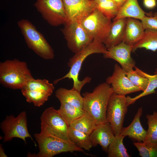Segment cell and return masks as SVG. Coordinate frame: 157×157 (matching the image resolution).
I'll list each match as a JSON object with an SVG mask.
<instances>
[{"instance_id":"1","label":"cell","mask_w":157,"mask_h":157,"mask_svg":"<svg viewBox=\"0 0 157 157\" xmlns=\"http://www.w3.org/2000/svg\"><path fill=\"white\" fill-rule=\"evenodd\" d=\"M107 49L101 42L96 40H93L90 44L69 59L67 65L70 69L69 72L64 76L56 79L53 81L56 84L61 80L66 78L72 79L73 82L72 88L81 92L83 86L89 83L91 78L85 77L82 80L79 79V72L82 65L85 60L89 55L94 53H106Z\"/></svg>"},{"instance_id":"2","label":"cell","mask_w":157,"mask_h":157,"mask_svg":"<svg viewBox=\"0 0 157 157\" xmlns=\"http://www.w3.org/2000/svg\"><path fill=\"white\" fill-rule=\"evenodd\" d=\"M113 93L110 85L106 82L100 83L92 92L82 94L83 109L94 119L97 125L107 122L106 114L110 98Z\"/></svg>"},{"instance_id":"3","label":"cell","mask_w":157,"mask_h":157,"mask_svg":"<svg viewBox=\"0 0 157 157\" xmlns=\"http://www.w3.org/2000/svg\"><path fill=\"white\" fill-rule=\"evenodd\" d=\"M32 76L25 62L14 59L0 63V83L5 87L22 90Z\"/></svg>"},{"instance_id":"4","label":"cell","mask_w":157,"mask_h":157,"mask_svg":"<svg viewBox=\"0 0 157 157\" xmlns=\"http://www.w3.org/2000/svg\"><path fill=\"white\" fill-rule=\"evenodd\" d=\"M17 24L28 48L44 59L53 58V49L44 36L31 22L22 19L18 22Z\"/></svg>"},{"instance_id":"5","label":"cell","mask_w":157,"mask_h":157,"mask_svg":"<svg viewBox=\"0 0 157 157\" xmlns=\"http://www.w3.org/2000/svg\"><path fill=\"white\" fill-rule=\"evenodd\" d=\"M34 136L39 150L36 157H52L63 152H84L74 143L50 135L40 132L35 133Z\"/></svg>"},{"instance_id":"6","label":"cell","mask_w":157,"mask_h":157,"mask_svg":"<svg viewBox=\"0 0 157 157\" xmlns=\"http://www.w3.org/2000/svg\"><path fill=\"white\" fill-rule=\"evenodd\" d=\"M40 132L72 142L68 135L69 126L53 107L46 109L40 117ZM73 143V142H72Z\"/></svg>"},{"instance_id":"7","label":"cell","mask_w":157,"mask_h":157,"mask_svg":"<svg viewBox=\"0 0 157 157\" xmlns=\"http://www.w3.org/2000/svg\"><path fill=\"white\" fill-rule=\"evenodd\" d=\"M0 128L4 135V142L11 141L13 138H16L21 139L26 143V138H30L36 146L28 131L25 111L21 112L16 117L12 115L7 116L1 123Z\"/></svg>"},{"instance_id":"8","label":"cell","mask_w":157,"mask_h":157,"mask_svg":"<svg viewBox=\"0 0 157 157\" xmlns=\"http://www.w3.org/2000/svg\"><path fill=\"white\" fill-rule=\"evenodd\" d=\"M128 106L125 96L114 92L111 95L107 108L106 117L115 136L120 134L123 127Z\"/></svg>"},{"instance_id":"9","label":"cell","mask_w":157,"mask_h":157,"mask_svg":"<svg viewBox=\"0 0 157 157\" xmlns=\"http://www.w3.org/2000/svg\"><path fill=\"white\" fill-rule=\"evenodd\" d=\"M81 23L93 40L103 43L108 33L112 22L111 19L95 8Z\"/></svg>"},{"instance_id":"10","label":"cell","mask_w":157,"mask_h":157,"mask_svg":"<svg viewBox=\"0 0 157 157\" xmlns=\"http://www.w3.org/2000/svg\"><path fill=\"white\" fill-rule=\"evenodd\" d=\"M62 29L68 48L76 53L88 46L93 39L87 33L80 22L68 21Z\"/></svg>"},{"instance_id":"11","label":"cell","mask_w":157,"mask_h":157,"mask_svg":"<svg viewBox=\"0 0 157 157\" xmlns=\"http://www.w3.org/2000/svg\"><path fill=\"white\" fill-rule=\"evenodd\" d=\"M34 6L51 26H58L68 21L62 0H37Z\"/></svg>"},{"instance_id":"12","label":"cell","mask_w":157,"mask_h":157,"mask_svg":"<svg viewBox=\"0 0 157 157\" xmlns=\"http://www.w3.org/2000/svg\"><path fill=\"white\" fill-rule=\"evenodd\" d=\"M106 83L111 85L113 92L120 95L140 91L127 77L125 72L119 65L115 64L112 75L106 79Z\"/></svg>"},{"instance_id":"13","label":"cell","mask_w":157,"mask_h":157,"mask_svg":"<svg viewBox=\"0 0 157 157\" xmlns=\"http://www.w3.org/2000/svg\"><path fill=\"white\" fill-rule=\"evenodd\" d=\"M62 0L68 21L81 22L95 8L93 0Z\"/></svg>"},{"instance_id":"14","label":"cell","mask_w":157,"mask_h":157,"mask_svg":"<svg viewBox=\"0 0 157 157\" xmlns=\"http://www.w3.org/2000/svg\"><path fill=\"white\" fill-rule=\"evenodd\" d=\"M132 46L122 41L118 44L107 49V52L104 57L110 58L117 62L122 68L126 72L133 69L135 63L131 56Z\"/></svg>"},{"instance_id":"15","label":"cell","mask_w":157,"mask_h":157,"mask_svg":"<svg viewBox=\"0 0 157 157\" xmlns=\"http://www.w3.org/2000/svg\"><path fill=\"white\" fill-rule=\"evenodd\" d=\"M90 136L92 147L99 144L102 150L107 153L108 147L115 135L110 124L106 122L97 125Z\"/></svg>"},{"instance_id":"16","label":"cell","mask_w":157,"mask_h":157,"mask_svg":"<svg viewBox=\"0 0 157 157\" xmlns=\"http://www.w3.org/2000/svg\"><path fill=\"white\" fill-rule=\"evenodd\" d=\"M126 19L122 18L113 20L108 33L103 42L107 49L117 45L123 41Z\"/></svg>"},{"instance_id":"17","label":"cell","mask_w":157,"mask_h":157,"mask_svg":"<svg viewBox=\"0 0 157 157\" xmlns=\"http://www.w3.org/2000/svg\"><path fill=\"white\" fill-rule=\"evenodd\" d=\"M142 111V107L138 109L131 123L127 127H123L120 134L125 137L128 136L132 140L137 142L145 141L147 131L143 128L140 122Z\"/></svg>"},{"instance_id":"18","label":"cell","mask_w":157,"mask_h":157,"mask_svg":"<svg viewBox=\"0 0 157 157\" xmlns=\"http://www.w3.org/2000/svg\"><path fill=\"white\" fill-rule=\"evenodd\" d=\"M144 31L141 22L139 19L127 18L123 41L127 44L133 46L142 38Z\"/></svg>"},{"instance_id":"19","label":"cell","mask_w":157,"mask_h":157,"mask_svg":"<svg viewBox=\"0 0 157 157\" xmlns=\"http://www.w3.org/2000/svg\"><path fill=\"white\" fill-rule=\"evenodd\" d=\"M149 13H146L141 8L137 0H126L122 6L116 16L113 20L122 18H132L141 20Z\"/></svg>"},{"instance_id":"20","label":"cell","mask_w":157,"mask_h":157,"mask_svg":"<svg viewBox=\"0 0 157 157\" xmlns=\"http://www.w3.org/2000/svg\"><path fill=\"white\" fill-rule=\"evenodd\" d=\"M55 96L60 103H65L76 107L83 108V98L80 92L73 88L68 90L60 88L56 91Z\"/></svg>"},{"instance_id":"21","label":"cell","mask_w":157,"mask_h":157,"mask_svg":"<svg viewBox=\"0 0 157 157\" xmlns=\"http://www.w3.org/2000/svg\"><path fill=\"white\" fill-rule=\"evenodd\" d=\"M96 125L94 118L85 111L84 114L74 121L69 126L90 135Z\"/></svg>"},{"instance_id":"22","label":"cell","mask_w":157,"mask_h":157,"mask_svg":"<svg viewBox=\"0 0 157 157\" xmlns=\"http://www.w3.org/2000/svg\"><path fill=\"white\" fill-rule=\"evenodd\" d=\"M142 48L154 52L157 50V31L145 30L142 38L132 46V52Z\"/></svg>"},{"instance_id":"23","label":"cell","mask_w":157,"mask_h":157,"mask_svg":"<svg viewBox=\"0 0 157 157\" xmlns=\"http://www.w3.org/2000/svg\"><path fill=\"white\" fill-rule=\"evenodd\" d=\"M134 68L139 74L148 79L149 83L146 90L141 93L133 98L129 96L126 97L128 106L133 104L137 100L143 97L154 93L155 90L157 88V74L151 75L143 72L135 66Z\"/></svg>"},{"instance_id":"24","label":"cell","mask_w":157,"mask_h":157,"mask_svg":"<svg viewBox=\"0 0 157 157\" xmlns=\"http://www.w3.org/2000/svg\"><path fill=\"white\" fill-rule=\"evenodd\" d=\"M68 135L70 140L81 149L89 151L93 147L90 135L69 126Z\"/></svg>"},{"instance_id":"25","label":"cell","mask_w":157,"mask_h":157,"mask_svg":"<svg viewBox=\"0 0 157 157\" xmlns=\"http://www.w3.org/2000/svg\"><path fill=\"white\" fill-rule=\"evenodd\" d=\"M60 115L69 126L74 120L82 116L85 111L65 103H61L58 110Z\"/></svg>"},{"instance_id":"26","label":"cell","mask_w":157,"mask_h":157,"mask_svg":"<svg viewBox=\"0 0 157 157\" xmlns=\"http://www.w3.org/2000/svg\"><path fill=\"white\" fill-rule=\"evenodd\" d=\"M21 92L27 102L33 103L35 106L38 107L43 105L53 93L46 91L25 89L21 90Z\"/></svg>"},{"instance_id":"27","label":"cell","mask_w":157,"mask_h":157,"mask_svg":"<svg viewBox=\"0 0 157 157\" xmlns=\"http://www.w3.org/2000/svg\"><path fill=\"white\" fill-rule=\"evenodd\" d=\"M95 8L108 18L114 19L120 7L112 0H93Z\"/></svg>"},{"instance_id":"28","label":"cell","mask_w":157,"mask_h":157,"mask_svg":"<svg viewBox=\"0 0 157 157\" xmlns=\"http://www.w3.org/2000/svg\"><path fill=\"white\" fill-rule=\"evenodd\" d=\"M125 136L120 134L115 136L109 146L107 151L108 157H130L124 146L123 140Z\"/></svg>"},{"instance_id":"29","label":"cell","mask_w":157,"mask_h":157,"mask_svg":"<svg viewBox=\"0 0 157 157\" xmlns=\"http://www.w3.org/2000/svg\"><path fill=\"white\" fill-rule=\"evenodd\" d=\"M22 89L44 91L53 93L54 87L53 83H50L47 80L35 79L32 76L28 79Z\"/></svg>"},{"instance_id":"30","label":"cell","mask_w":157,"mask_h":157,"mask_svg":"<svg viewBox=\"0 0 157 157\" xmlns=\"http://www.w3.org/2000/svg\"><path fill=\"white\" fill-rule=\"evenodd\" d=\"M148 129L146 139L144 142L157 143V112L154 111L152 115L147 114Z\"/></svg>"},{"instance_id":"31","label":"cell","mask_w":157,"mask_h":157,"mask_svg":"<svg viewBox=\"0 0 157 157\" xmlns=\"http://www.w3.org/2000/svg\"><path fill=\"white\" fill-rule=\"evenodd\" d=\"M134 145L142 157H157V143L134 142Z\"/></svg>"},{"instance_id":"32","label":"cell","mask_w":157,"mask_h":157,"mask_svg":"<svg viewBox=\"0 0 157 157\" xmlns=\"http://www.w3.org/2000/svg\"><path fill=\"white\" fill-rule=\"evenodd\" d=\"M126 75L132 83L142 91L146 89L149 83L148 79L138 73L133 69L126 72Z\"/></svg>"},{"instance_id":"33","label":"cell","mask_w":157,"mask_h":157,"mask_svg":"<svg viewBox=\"0 0 157 157\" xmlns=\"http://www.w3.org/2000/svg\"><path fill=\"white\" fill-rule=\"evenodd\" d=\"M150 15L148 16H146L141 20L143 27L145 30L157 31V12L154 13L153 15Z\"/></svg>"},{"instance_id":"34","label":"cell","mask_w":157,"mask_h":157,"mask_svg":"<svg viewBox=\"0 0 157 157\" xmlns=\"http://www.w3.org/2000/svg\"><path fill=\"white\" fill-rule=\"evenodd\" d=\"M143 4L146 8L151 9L156 6V0H144Z\"/></svg>"},{"instance_id":"35","label":"cell","mask_w":157,"mask_h":157,"mask_svg":"<svg viewBox=\"0 0 157 157\" xmlns=\"http://www.w3.org/2000/svg\"><path fill=\"white\" fill-rule=\"evenodd\" d=\"M120 7L122 6L126 0H112Z\"/></svg>"},{"instance_id":"36","label":"cell","mask_w":157,"mask_h":157,"mask_svg":"<svg viewBox=\"0 0 157 157\" xmlns=\"http://www.w3.org/2000/svg\"><path fill=\"white\" fill-rule=\"evenodd\" d=\"M0 157H7V156L5 154L4 149L2 147V144H1L0 146Z\"/></svg>"},{"instance_id":"37","label":"cell","mask_w":157,"mask_h":157,"mask_svg":"<svg viewBox=\"0 0 157 157\" xmlns=\"http://www.w3.org/2000/svg\"><path fill=\"white\" fill-rule=\"evenodd\" d=\"M154 73L155 74H157V69H156V71H155Z\"/></svg>"}]
</instances>
